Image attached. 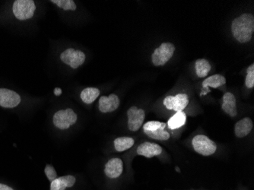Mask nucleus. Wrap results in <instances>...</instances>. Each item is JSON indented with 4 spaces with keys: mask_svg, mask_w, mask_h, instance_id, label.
I'll return each instance as SVG.
<instances>
[{
    "mask_svg": "<svg viewBox=\"0 0 254 190\" xmlns=\"http://www.w3.org/2000/svg\"><path fill=\"white\" fill-rule=\"evenodd\" d=\"M195 72L196 75L199 78H204L207 76L209 72H210L211 65L209 63L205 60V59H199L195 61Z\"/></svg>",
    "mask_w": 254,
    "mask_h": 190,
    "instance_id": "a211bd4d",
    "label": "nucleus"
},
{
    "mask_svg": "<svg viewBox=\"0 0 254 190\" xmlns=\"http://www.w3.org/2000/svg\"><path fill=\"white\" fill-rule=\"evenodd\" d=\"M99 89L96 88H87L82 91L80 97L84 103L87 104H91L95 101L99 96Z\"/></svg>",
    "mask_w": 254,
    "mask_h": 190,
    "instance_id": "f3484780",
    "label": "nucleus"
},
{
    "mask_svg": "<svg viewBox=\"0 0 254 190\" xmlns=\"http://www.w3.org/2000/svg\"><path fill=\"white\" fill-rule=\"evenodd\" d=\"M234 38L238 42H249L254 31V16L251 14H243L234 20L232 24Z\"/></svg>",
    "mask_w": 254,
    "mask_h": 190,
    "instance_id": "f257e3e1",
    "label": "nucleus"
},
{
    "mask_svg": "<svg viewBox=\"0 0 254 190\" xmlns=\"http://www.w3.org/2000/svg\"><path fill=\"white\" fill-rule=\"evenodd\" d=\"M54 124L56 127L61 128V129H67L70 127V124H68V121H67L66 114H65V111L62 110L54 114Z\"/></svg>",
    "mask_w": 254,
    "mask_h": 190,
    "instance_id": "6ab92c4d",
    "label": "nucleus"
},
{
    "mask_svg": "<svg viewBox=\"0 0 254 190\" xmlns=\"http://www.w3.org/2000/svg\"><path fill=\"white\" fill-rule=\"evenodd\" d=\"M21 103V97L18 93L7 88H0V107L14 108Z\"/></svg>",
    "mask_w": 254,
    "mask_h": 190,
    "instance_id": "0eeeda50",
    "label": "nucleus"
},
{
    "mask_svg": "<svg viewBox=\"0 0 254 190\" xmlns=\"http://www.w3.org/2000/svg\"><path fill=\"white\" fill-rule=\"evenodd\" d=\"M0 190H14L13 189L8 187V186L5 185V184H0Z\"/></svg>",
    "mask_w": 254,
    "mask_h": 190,
    "instance_id": "bb28decb",
    "label": "nucleus"
},
{
    "mask_svg": "<svg viewBox=\"0 0 254 190\" xmlns=\"http://www.w3.org/2000/svg\"><path fill=\"white\" fill-rule=\"evenodd\" d=\"M36 5L33 0H16L12 5V11L20 21L30 19L34 16Z\"/></svg>",
    "mask_w": 254,
    "mask_h": 190,
    "instance_id": "f03ea898",
    "label": "nucleus"
},
{
    "mask_svg": "<svg viewBox=\"0 0 254 190\" xmlns=\"http://www.w3.org/2000/svg\"><path fill=\"white\" fill-rule=\"evenodd\" d=\"M145 134L152 139L159 140V141H166L171 137L169 132L165 130V127L158 128L152 132H145Z\"/></svg>",
    "mask_w": 254,
    "mask_h": 190,
    "instance_id": "aec40b11",
    "label": "nucleus"
},
{
    "mask_svg": "<svg viewBox=\"0 0 254 190\" xmlns=\"http://www.w3.org/2000/svg\"><path fill=\"white\" fill-rule=\"evenodd\" d=\"M65 111L68 124H70V126L74 125L76 123L77 119H78L77 114L74 112L73 110L70 109V108L65 110Z\"/></svg>",
    "mask_w": 254,
    "mask_h": 190,
    "instance_id": "a878e982",
    "label": "nucleus"
},
{
    "mask_svg": "<svg viewBox=\"0 0 254 190\" xmlns=\"http://www.w3.org/2000/svg\"><path fill=\"white\" fill-rule=\"evenodd\" d=\"M75 177L72 175L64 176L54 180L51 182V190H65L70 188L75 184Z\"/></svg>",
    "mask_w": 254,
    "mask_h": 190,
    "instance_id": "ddd939ff",
    "label": "nucleus"
},
{
    "mask_svg": "<svg viewBox=\"0 0 254 190\" xmlns=\"http://www.w3.org/2000/svg\"><path fill=\"white\" fill-rule=\"evenodd\" d=\"M253 127H254V124H253L251 119H250L249 117H245L235 124V135L238 138H244V137L249 135Z\"/></svg>",
    "mask_w": 254,
    "mask_h": 190,
    "instance_id": "f8f14e48",
    "label": "nucleus"
},
{
    "mask_svg": "<svg viewBox=\"0 0 254 190\" xmlns=\"http://www.w3.org/2000/svg\"><path fill=\"white\" fill-rule=\"evenodd\" d=\"M192 147L198 154L203 156H210L216 151L217 145L215 141L204 135H195L192 138Z\"/></svg>",
    "mask_w": 254,
    "mask_h": 190,
    "instance_id": "7ed1b4c3",
    "label": "nucleus"
},
{
    "mask_svg": "<svg viewBox=\"0 0 254 190\" xmlns=\"http://www.w3.org/2000/svg\"><path fill=\"white\" fill-rule=\"evenodd\" d=\"M187 121V115L185 113L177 112L175 115L170 118L168 122V127L171 129H176L185 125Z\"/></svg>",
    "mask_w": 254,
    "mask_h": 190,
    "instance_id": "4468645a",
    "label": "nucleus"
},
{
    "mask_svg": "<svg viewBox=\"0 0 254 190\" xmlns=\"http://www.w3.org/2000/svg\"><path fill=\"white\" fill-rule=\"evenodd\" d=\"M222 110L230 117H235L238 114L237 111L236 98L232 93H225L222 98Z\"/></svg>",
    "mask_w": 254,
    "mask_h": 190,
    "instance_id": "9b49d317",
    "label": "nucleus"
},
{
    "mask_svg": "<svg viewBox=\"0 0 254 190\" xmlns=\"http://www.w3.org/2000/svg\"><path fill=\"white\" fill-rule=\"evenodd\" d=\"M44 172H45L46 176L48 177V179L49 180V181H51V182L57 179V174L52 165L48 164V165L46 166Z\"/></svg>",
    "mask_w": 254,
    "mask_h": 190,
    "instance_id": "b1692460",
    "label": "nucleus"
},
{
    "mask_svg": "<svg viewBox=\"0 0 254 190\" xmlns=\"http://www.w3.org/2000/svg\"><path fill=\"white\" fill-rule=\"evenodd\" d=\"M51 2L63 8V9L67 11V10H71V11H75L76 9V5L72 0H52Z\"/></svg>",
    "mask_w": 254,
    "mask_h": 190,
    "instance_id": "4be33fe9",
    "label": "nucleus"
},
{
    "mask_svg": "<svg viewBox=\"0 0 254 190\" xmlns=\"http://www.w3.org/2000/svg\"><path fill=\"white\" fill-rule=\"evenodd\" d=\"M124 171V162L121 158H112L105 165V173L111 179L118 178Z\"/></svg>",
    "mask_w": 254,
    "mask_h": 190,
    "instance_id": "6e6552de",
    "label": "nucleus"
},
{
    "mask_svg": "<svg viewBox=\"0 0 254 190\" xmlns=\"http://www.w3.org/2000/svg\"><path fill=\"white\" fill-rule=\"evenodd\" d=\"M120 106V99L118 95L111 94L110 96H102L99 99V110L102 113L113 112Z\"/></svg>",
    "mask_w": 254,
    "mask_h": 190,
    "instance_id": "9d476101",
    "label": "nucleus"
},
{
    "mask_svg": "<svg viewBox=\"0 0 254 190\" xmlns=\"http://www.w3.org/2000/svg\"><path fill=\"white\" fill-rule=\"evenodd\" d=\"M62 94V90L60 88H56L54 89V94H55L56 96H60Z\"/></svg>",
    "mask_w": 254,
    "mask_h": 190,
    "instance_id": "cd10ccee",
    "label": "nucleus"
},
{
    "mask_svg": "<svg viewBox=\"0 0 254 190\" xmlns=\"http://www.w3.org/2000/svg\"><path fill=\"white\" fill-rule=\"evenodd\" d=\"M189 97L186 94H178L176 96H168L163 103L167 109L172 110L176 112H181L189 104Z\"/></svg>",
    "mask_w": 254,
    "mask_h": 190,
    "instance_id": "39448f33",
    "label": "nucleus"
},
{
    "mask_svg": "<svg viewBox=\"0 0 254 190\" xmlns=\"http://www.w3.org/2000/svg\"><path fill=\"white\" fill-rule=\"evenodd\" d=\"M128 115V128L132 132H136L143 124L145 118V111L138 109L133 106L127 112Z\"/></svg>",
    "mask_w": 254,
    "mask_h": 190,
    "instance_id": "423d86ee",
    "label": "nucleus"
},
{
    "mask_svg": "<svg viewBox=\"0 0 254 190\" xmlns=\"http://www.w3.org/2000/svg\"><path fill=\"white\" fill-rule=\"evenodd\" d=\"M74 52H75V50H74L73 48L67 49L66 51H64V52H63L62 54H61V61H62L64 63L68 65V64H69V62H70L71 59H72V54H73Z\"/></svg>",
    "mask_w": 254,
    "mask_h": 190,
    "instance_id": "393cba45",
    "label": "nucleus"
},
{
    "mask_svg": "<svg viewBox=\"0 0 254 190\" xmlns=\"http://www.w3.org/2000/svg\"><path fill=\"white\" fill-rule=\"evenodd\" d=\"M134 143L135 141L131 137H119L114 141V147L116 151L122 152L133 146Z\"/></svg>",
    "mask_w": 254,
    "mask_h": 190,
    "instance_id": "dca6fc26",
    "label": "nucleus"
},
{
    "mask_svg": "<svg viewBox=\"0 0 254 190\" xmlns=\"http://www.w3.org/2000/svg\"><path fill=\"white\" fill-rule=\"evenodd\" d=\"M245 84L248 88H254V64L248 67V75H247Z\"/></svg>",
    "mask_w": 254,
    "mask_h": 190,
    "instance_id": "5701e85b",
    "label": "nucleus"
},
{
    "mask_svg": "<svg viewBox=\"0 0 254 190\" xmlns=\"http://www.w3.org/2000/svg\"><path fill=\"white\" fill-rule=\"evenodd\" d=\"M85 61V54L80 51H75L68 65L72 68H77L82 65Z\"/></svg>",
    "mask_w": 254,
    "mask_h": 190,
    "instance_id": "412c9836",
    "label": "nucleus"
},
{
    "mask_svg": "<svg viewBox=\"0 0 254 190\" xmlns=\"http://www.w3.org/2000/svg\"><path fill=\"white\" fill-rule=\"evenodd\" d=\"M226 83V79L223 75H214L207 78L202 82V88H207L212 87L213 88H219Z\"/></svg>",
    "mask_w": 254,
    "mask_h": 190,
    "instance_id": "2eb2a0df",
    "label": "nucleus"
},
{
    "mask_svg": "<svg viewBox=\"0 0 254 190\" xmlns=\"http://www.w3.org/2000/svg\"><path fill=\"white\" fill-rule=\"evenodd\" d=\"M175 47L171 43H164L155 49L152 56V63L155 66L164 65L171 60L175 53Z\"/></svg>",
    "mask_w": 254,
    "mask_h": 190,
    "instance_id": "20e7f679",
    "label": "nucleus"
},
{
    "mask_svg": "<svg viewBox=\"0 0 254 190\" xmlns=\"http://www.w3.org/2000/svg\"><path fill=\"white\" fill-rule=\"evenodd\" d=\"M162 153V148L158 144L152 142H143L137 148V154L147 158L158 156Z\"/></svg>",
    "mask_w": 254,
    "mask_h": 190,
    "instance_id": "1a4fd4ad",
    "label": "nucleus"
}]
</instances>
